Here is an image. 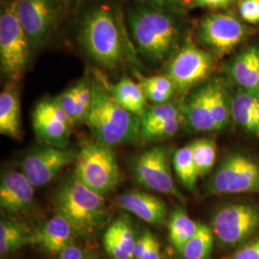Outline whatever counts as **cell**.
Returning <instances> with one entry per match:
<instances>
[{
	"label": "cell",
	"mask_w": 259,
	"mask_h": 259,
	"mask_svg": "<svg viewBox=\"0 0 259 259\" xmlns=\"http://www.w3.org/2000/svg\"><path fill=\"white\" fill-rule=\"evenodd\" d=\"M77 40L96 65L114 70L136 60V49L127 37L123 18L110 2L100 1L85 10L79 20Z\"/></svg>",
	"instance_id": "6da1fadb"
},
{
	"label": "cell",
	"mask_w": 259,
	"mask_h": 259,
	"mask_svg": "<svg viewBox=\"0 0 259 259\" xmlns=\"http://www.w3.org/2000/svg\"><path fill=\"white\" fill-rule=\"evenodd\" d=\"M172 12L137 2L126 19L136 51L152 64H161L177 52L180 31Z\"/></svg>",
	"instance_id": "7a4b0ae2"
},
{
	"label": "cell",
	"mask_w": 259,
	"mask_h": 259,
	"mask_svg": "<svg viewBox=\"0 0 259 259\" xmlns=\"http://www.w3.org/2000/svg\"><path fill=\"white\" fill-rule=\"evenodd\" d=\"M91 82L93 103L84 123L96 141L111 147L140 139V118L115 101L100 75H95Z\"/></svg>",
	"instance_id": "3957f363"
},
{
	"label": "cell",
	"mask_w": 259,
	"mask_h": 259,
	"mask_svg": "<svg viewBox=\"0 0 259 259\" xmlns=\"http://www.w3.org/2000/svg\"><path fill=\"white\" fill-rule=\"evenodd\" d=\"M54 204L57 213L68 221L77 235H90L107 217L104 196L90 189L74 175L57 189Z\"/></svg>",
	"instance_id": "277c9868"
},
{
	"label": "cell",
	"mask_w": 259,
	"mask_h": 259,
	"mask_svg": "<svg viewBox=\"0 0 259 259\" xmlns=\"http://www.w3.org/2000/svg\"><path fill=\"white\" fill-rule=\"evenodd\" d=\"M32 56L29 39L17 15L16 0H6L0 13V67L10 83L21 80Z\"/></svg>",
	"instance_id": "5b68a950"
},
{
	"label": "cell",
	"mask_w": 259,
	"mask_h": 259,
	"mask_svg": "<svg viewBox=\"0 0 259 259\" xmlns=\"http://www.w3.org/2000/svg\"><path fill=\"white\" fill-rule=\"evenodd\" d=\"M75 163V178L98 194H109L120 184V169L110 146L98 141L87 142Z\"/></svg>",
	"instance_id": "8992f818"
},
{
	"label": "cell",
	"mask_w": 259,
	"mask_h": 259,
	"mask_svg": "<svg viewBox=\"0 0 259 259\" xmlns=\"http://www.w3.org/2000/svg\"><path fill=\"white\" fill-rule=\"evenodd\" d=\"M213 68L212 54L197 47L190 37H187L170 59L167 76L174 83L177 92L185 93L205 80Z\"/></svg>",
	"instance_id": "52a82bcc"
},
{
	"label": "cell",
	"mask_w": 259,
	"mask_h": 259,
	"mask_svg": "<svg viewBox=\"0 0 259 259\" xmlns=\"http://www.w3.org/2000/svg\"><path fill=\"white\" fill-rule=\"evenodd\" d=\"M16 10L34 55L54 33L62 8L55 0H16Z\"/></svg>",
	"instance_id": "ba28073f"
},
{
	"label": "cell",
	"mask_w": 259,
	"mask_h": 259,
	"mask_svg": "<svg viewBox=\"0 0 259 259\" xmlns=\"http://www.w3.org/2000/svg\"><path fill=\"white\" fill-rule=\"evenodd\" d=\"M249 35V29L233 15L215 12L201 19L198 37L201 44L214 54L231 53Z\"/></svg>",
	"instance_id": "9c48e42d"
},
{
	"label": "cell",
	"mask_w": 259,
	"mask_h": 259,
	"mask_svg": "<svg viewBox=\"0 0 259 259\" xmlns=\"http://www.w3.org/2000/svg\"><path fill=\"white\" fill-rule=\"evenodd\" d=\"M209 194H240L259 192V168L248 157H227L207 185Z\"/></svg>",
	"instance_id": "30bf717a"
},
{
	"label": "cell",
	"mask_w": 259,
	"mask_h": 259,
	"mask_svg": "<svg viewBox=\"0 0 259 259\" xmlns=\"http://www.w3.org/2000/svg\"><path fill=\"white\" fill-rule=\"evenodd\" d=\"M213 233L226 246H235L250 238L259 228V209L247 204H229L212 220Z\"/></svg>",
	"instance_id": "8fae6325"
},
{
	"label": "cell",
	"mask_w": 259,
	"mask_h": 259,
	"mask_svg": "<svg viewBox=\"0 0 259 259\" xmlns=\"http://www.w3.org/2000/svg\"><path fill=\"white\" fill-rule=\"evenodd\" d=\"M78 152L73 149L47 145L35 149L21 160L22 172L35 188L51 183L62 170L76 161Z\"/></svg>",
	"instance_id": "7c38bea8"
},
{
	"label": "cell",
	"mask_w": 259,
	"mask_h": 259,
	"mask_svg": "<svg viewBox=\"0 0 259 259\" xmlns=\"http://www.w3.org/2000/svg\"><path fill=\"white\" fill-rule=\"evenodd\" d=\"M135 174L146 188L184 200L173 181L166 149L157 146L141 154L136 161Z\"/></svg>",
	"instance_id": "4fadbf2b"
},
{
	"label": "cell",
	"mask_w": 259,
	"mask_h": 259,
	"mask_svg": "<svg viewBox=\"0 0 259 259\" xmlns=\"http://www.w3.org/2000/svg\"><path fill=\"white\" fill-rule=\"evenodd\" d=\"M32 123L38 139L47 145L61 148L66 147L75 124L55 99L42 100L37 104Z\"/></svg>",
	"instance_id": "5bb4252c"
},
{
	"label": "cell",
	"mask_w": 259,
	"mask_h": 259,
	"mask_svg": "<svg viewBox=\"0 0 259 259\" xmlns=\"http://www.w3.org/2000/svg\"><path fill=\"white\" fill-rule=\"evenodd\" d=\"M34 186L21 171H8L1 177L0 206L10 214L27 210L34 200Z\"/></svg>",
	"instance_id": "9a60e30c"
},
{
	"label": "cell",
	"mask_w": 259,
	"mask_h": 259,
	"mask_svg": "<svg viewBox=\"0 0 259 259\" xmlns=\"http://www.w3.org/2000/svg\"><path fill=\"white\" fill-rule=\"evenodd\" d=\"M76 235L77 233L72 226L57 213L33 231L32 245H36L49 253L59 254L73 244Z\"/></svg>",
	"instance_id": "2e32d148"
},
{
	"label": "cell",
	"mask_w": 259,
	"mask_h": 259,
	"mask_svg": "<svg viewBox=\"0 0 259 259\" xmlns=\"http://www.w3.org/2000/svg\"><path fill=\"white\" fill-rule=\"evenodd\" d=\"M117 204L124 210L152 225L161 224L166 218V204L154 195L130 191L121 195Z\"/></svg>",
	"instance_id": "e0dca14e"
},
{
	"label": "cell",
	"mask_w": 259,
	"mask_h": 259,
	"mask_svg": "<svg viewBox=\"0 0 259 259\" xmlns=\"http://www.w3.org/2000/svg\"><path fill=\"white\" fill-rule=\"evenodd\" d=\"M136 242L127 219H117L111 223L103 238L105 250L112 259H134Z\"/></svg>",
	"instance_id": "ac0fdd59"
},
{
	"label": "cell",
	"mask_w": 259,
	"mask_h": 259,
	"mask_svg": "<svg viewBox=\"0 0 259 259\" xmlns=\"http://www.w3.org/2000/svg\"><path fill=\"white\" fill-rule=\"evenodd\" d=\"M20 100L17 83H9L0 94V133L12 139H20Z\"/></svg>",
	"instance_id": "d6986e66"
},
{
	"label": "cell",
	"mask_w": 259,
	"mask_h": 259,
	"mask_svg": "<svg viewBox=\"0 0 259 259\" xmlns=\"http://www.w3.org/2000/svg\"><path fill=\"white\" fill-rule=\"evenodd\" d=\"M231 74L242 90L257 95L259 93V48L250 47L236 57Z\"/></svg>",
	"instance_id": "ffe728a7"
},
{
	"label": "cell",
	"mask_w": 259,
	"mask_h": 259,
	"mask_svg": "<svg viewBox=\"0 0 259 259\" xmlns=\"http://www.w3.org/2000/svg\"><path fill=\"white\" fill-rule=\"evenodd\" d=\"M189 125L198 132L217 131L208 100V85L201 88L193 93L182 109Z\"/></svg>",
	"instance_id": "44dd1931"
},
{
	"label": "cell",
	"mask_w": 259,
	"mask_h": 259,
	"mask_svg": "<svg viewBox=\"0 0 259 259\" xmlns=\"http://www.w3.org/2000/svg\"><path fill=\"white\" fill-rule=\"evenodd\" d=\"M109 87L115 101L122 108L139 118L148 109V100L142 91V88L139 83L133 81L131 78L124 77L117 83L112 85L109 84Z\"/></svg>",
	"instance_id": "7402d4cb"
},
{
	"label": "cell",
	"mask_w": 259,
	"mask_h": 259,
	"mask_svg": "<svg viewBox=\"0 0 259 259\" xmlns=\"http://www.w3.org/2000/svg\"><path fill=\"white\" fill-rule=\"evenodd\" d=\"M33 231L23 223L13 219L0 222V254L5 257L26 245H32Z\"/></svg>",
	"instance_id": "603a6c76"
},
{
	"label": "cell",
	"mask_w": 259,
	"mask_h": 259,
	"mask_svg": "<svg viewBox=\"0 0 259 259\" xmlns=\"http://www.w3.org/2000/svg\"><path fill=\"white\" fill-rule=\"evenodd\" d=\"M256 95L241 90L234 95L231 102V115L242 129L258 137L255 118Z\"/></svg>",
	"instance_id": "cb8c5ba5"
},
{
	"label": "cell",
	"mask_w": 259,
	"mask_h": 259,
	"mask_svg": "<svg viewBox=\"0 0 259 259\" xmlns=\"http://www.w3.org/2000/svg\"><path fill=\"white\" fill-rule=\"evenodd\" d=\"M199 224L193 221L184 209L178 208L169 221V238L176 250L182 251L186 243L199 230Z\"/></svg>",
	"instance_id": "d4e9b609"
},
{
	"label": "cell",
	"mask_w": 259,
	"mask_h": 259,
	"mask_svg": "<svg viewBox=\"0 0 259 259\" xmlns=\"http://www.w3.org/2000/svg\"><path fill=\"white\" fill-rule=\"evenodd\" d=\"M139 83L147 100L154 105L168 103L176 92L174 83L167 75L150 77L139 75Z\"/></svg>",
	"instance_id": "484cf974"
},
{
	"label": "cell",
	"mask_w": 259,
	"mask_h": 259,
	"mask_svg": "<svg viewBox=\"0 0 259 259\" xmlns=\"http://www.w3.org/2000/svg\"><path fill=\"white\" fill-rule=\"evenodd\" d=\"M173 165L181 183L189 190H194L199 173L194 162L190 144L179 149L174 154Z\"/></svg>",
	"instance_id": "4316f807"
},
{
	"label": "cell",
	"mask_w": 259,
	"mask_h": 259,
	"mask_svg": "<svg viewBox=\"0 0 259 259\" xmlns=\"http://www.w3.org/2000/svg\"><path fill=\"white\" fill-rule=\"evenodd\" d=\"M213 241V231L207 226L200 225L198 232L181 252L185 259H207L212 250Z\"/></svg>",
	"instance_id": "83f0119b"
},
{
	"label": "cell",
	"mask_w": 259,
	"mask_h": 259,
	"mask_svg": "<svg viewBox=\"0 0 259 259\" xmlns=\"http://www.w3.org/2000/svg\"><path fill=\"white\" fill-rule=\"evenodd\" d=\"M183 112L175 105L165 103L148 108L140 117V133L152 129L160 124L183 116Z\"/></svg>",
	"instance_id": "f1b7e54d"
},
{
	"label": "cell",
	"mask_w": 259,
	"mask_h": 259,
	"mask_svg": "<svg viewBox=\"0 0 259 259\" xmlns=\"http://www.w3.org/2000/svg\"><path fill=\"white\" fill-rule=\"evenodd\" d=\"M199 176H206L216 160V144L209 139L196 140L190 144Z\"/></svg>",
	"instance_id": "f546056e"
},
{
	"label": "cell",
	"mask_w": 259,
	"mask_h": 259,
	"mask_svg": "<svg viewBox=\"0 0 259 259\" xmlns=\"http://www.w3.org/2000/svg\"><path fill=\"white\" fill-rule=\"evenodd\" d=\"M208 85V100L213 118L216 123L217 129L221 130L227 125L231 114L222 84L219 82H211Z\"/></svg>",
	"instance_id": "4dcf8cb0"
},
{
	"label": "cell",
	"mask_w": 259,
	"mask_h": 259,
	"mask_svg": "<svg viewBox=\"0 0 259 259\" xmlns=\"http://www.w3.org/2000/svg\"><path fill=\"white\" fill-rule=\"evenodd\" d=\"M77 90V108L75 123L85 122L93 103V90L90 79L83 78L75 84Z\"/></svg>",
	"instance_id": "1f68e13d"
},
{
	"label": "cell",
	"mask_w": 259,
	"mask_h": 259,
	"mask_svg": "<svg viewBox=\"0 0 259 259\" xmlns=\"http://www.w3.org/2000/svg\"><path fill=\"white\" fill-rule=\"evenodd\" d=\"M184 115L173 119V120L168 121L163 124H160L158 126H156L152 129L144 131L140 133V139L146 140V141H152V140H157V139H168L171 137H174L177 133L179 132L180 127L183 123Z\"/></svg>",
	"instance_id": "d6a6232c"
},
{
	"label": "cell",
	"mask_w": 259,
	"mask_h": 259,
	"mask_svg": "<svg viewBox=\"0 0 259 259\" xmlns=\"http://www.w3.org/2000/svg\"><path fill=\"white\" fill-rule=\"evenodd\" d=\"M56 102L60 105V107L69 115V117L75 123L76 117V108H77V90L76 85L69 88L64 93L59 94L54 98Z\"/></svg>",
	"instance_id": "836d02e7"
},
{
	"label": "cell",
	"mask_w": 259,
	"mask_h": 259,
	"mask_svg": "<svg viewBox=\"0 0 259 259\" xmlns=\"http://www.w3.org/2000/svg\"><path fill=\"white\" fill-rule=\"evenodd\" d=\"M237 3L241 19L250 24H258V0H239Z\"/></svg>",
	"instance_id": "e575fe53"
},
{
	"label": "cell",
	"mask_w": 259,
	"mask_h": 259,
	"mask_svg": "<svg viewBox=\"0 0 259 259\" xmlns=\"http://www.w3.org/2000/svg\"><path fill=\"white\" fill-rule=\"evenodd\" d=\"M239 0H187L188 6H193L202 9L219 11L231 7Z\"/></svg>",
	"instance_id": "d590c367"
},
{
	"label": "cell",
	"mask_w": 259,
	"mask_h": 259,
	"mask_svg": "<svg viewBox=\"0 0 259 259\" xmlns=\"http://www.w3.org/2000/svg\"><path fill=\"white\" fill-rule=\"evenodd\" d=\"M138 2L169 12L180 11L188 6L187 0H138Z\"/></svg>",
	"instance_id": "8d00e7d4"
},
{
	"label": "cell",
	"mask_w": 259,
	"mask_h": 259,
	"mask_svg": "<svg viewBox=\"0 0 259 259\" xmlns=\"http://www.w3.org/2000/svg\"><path fill=\"white\" fill-rule=\"evenodd\" d=\"M57 259H95L93 253L71 244L58 254Z\"/></svg>",
	"instance_id": "74e56055"
},
{
	"label": "cell",
	"mask_w": 259,
	"mask_h": 259,
	"mask_svg": "<svg viewBox=\"0 0 259 259\" xmlns=\"http://www.w3.org/2000/svg\"><path fill=\"white\" fill-rule=\"evenodd\" d=\"M154 237L155 236L151 232H146L143 233L139 239H137L135 251H134V259H141L143 254L145 253V251L148 249Z\"/></svg>",
	"instance_id": "f35d334b"
},
{
	"label": "cell",
	"mask_w": 259,
	"mask_h": 259,
	"mask_svg": "<svg viewBox=\"0 0 259 259\" xmlns=\"http://www.w3.org/2000/svg\"><path fill=\"white\" fill-rule=\"evenodd\" d=\"M232 259H259V240L242 248L233 255Z\"/></svg>",
	"instance_id": "ab89813d"
},
{
	"label": "cell",
	"mask_w": 259,
	"mask_h": 259,
	"mask_svg": "<svg viewBox=\"0 0 259 259\" xmlns=\"http://www.w3.org/2000/svg\"><path fill=\"white\" fill-rule=\"evenodd\" d=\"M141 259H161V253H160V246L158 241L154 237V239L151 242L148 249L143 254Z\"/></svg>",
	"instance_id": "60d3db41"
},
{
	"label": "cell",
	"mask_w": 259,
	"mask_h": 259,
	"mask_svg": "<svg viewBox=\"0 0 259 259\" xmlns=\"http://www.w3.org/2000/svg\"><path fill=\"white\" fill-rule=\"evenodd\" d=\"M55 1L62 9H64L65 7L70 6L72 3H74L76 0H55Z\"/></svg>",
	"instance_id": "b9f144b4"
},
{
	"label": "cell",
	"mask_w": 259,
	"mask_h": 259,
	"mask_svg": "<svg viewBox=\"0 0 259 259\" xmlns=\"http://www.w3.org/2000/svg\"><path fill=\"white\" fill-rule=\"evenodd\" d=\"M255 118H256V124L258 128L259 137V96L256 95V101H255Z\"/></svg>",
	"instance_id": "7bdbcfd3"
},
{
	"label": "cell",
	"mask_w": 259,
	"mask_h": 259,
	"mask_svg": "<svg viewBox=\"0 0 259 259\" xmlns=\"http://www.w3.org/2000/svg\"><path fill=\"white\" fill-rule=\"evenodd\" d=\"M257 95H258V96H259V93H258V94H257Z\"/></svg>",
	"instance_id": "ee69618b"
},
{
	"label": "cell",
	"mask_w": 259,
	"mask_h": 259,
	"mask_svg": "<svg viewBox=\"0 0 259 259\" xmlns=\"http://www.w3.org/2000/svg\"><path fill=\"white\" fill-rule=\"evenodd\" d=\"M258 1H259V0H258Z\"/></svg>",
	"instance_id": "f6af8a7d"
}]
</instances>
